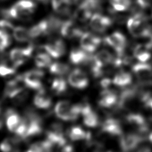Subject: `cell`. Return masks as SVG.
Returning a JSON list of instances; mask_svg holds the SVG:
<instances>
[{
  "mask_svg": "<svg viewBox=\"0 0 152 152\" xmlns=\"http://www.w3.org/2000/svg\"><path fill=\"white\" fill-rule=\"evenodd\" d=\"M61 152H74V147L68 144H65L63 146L61 147Z\"/></svg>",
  "mask_w": 152,
  "mask_h": 152,
  "instance_id": "60d3db41",
  "label": "cell"
},
{
  "mask_svg": "<svg viewBox=\"0 0 152 152\" xmlns=\"http://www.w3.org/2000/svg\"><path fill=\"white\" fill-rule=\"evenodd\" d=\"M68 135L72 141L85 140L88 145L92 144V136L89 131H86L81 126H72L68 132Z\"/></svg>",
  "mask_w": 152,
  "mask_h": 152,
  "instance_id": "d6986e66",
  "label": "cell"
},
{
  "mask_svg": "<svg viewBox=\"0 0 152 152\" xmlns=\"http://www.w3.org/2000/svg\"><path fill=\"white\" fill-rule=\"evenodd\" d=\"M16 68L13 65H10L5 61L0 62V76L7 77L15 74Z\"/></svg>",
  "mask_w": 152,
  "mask_h": 152,
  "instance_id": "d590c367",
  "label": "cell"
},
{
  "mask_svg": "<svg viewBox=\"0 0 152 152\" xmlns=\"http://www.w3.org/2000/svg\"><path fill=\"white\" fill-rule=\"evenodd\" d=\"M31 39H36L39 37L49 34V27L47 19L42 20L29 28Z\"/></svg>",
  "mask_w": 152,
  "mask_h": 152,
  "instance_id": "7402d4cb",
  "label": "cell"
},
{
  "mask_svg": "<svg viewBox=\"0 0 152 152\" xmlns=\"http://www.w3.org/2000/svg\"><path fill=\"white\" fill-rule=\"evenodd\" d=\"M49 72L58 77H62L70 72V66L64 62H52L49 67Z\"/></svg>",
  "mask_w": 152,
  "mask_h": 152,
  "instance_id": "d4e9b609",
  "label": "cell"
},
{
  "mask_svg": "<svg viewBox=\"0 0 152 152\" xmlns=\"http://www.w3.org/2000/svg\"><path fill=\"white\" fill-rule=\"evenodd\" d=\"M53 144L48 140L31 144L26 152H52Z\"/></svg>",
  "mask_w": 152,
  "mask_h": 152,
  "instance_id": "f1b7e54d",
  "label": "cell"
},
{
  "mask_svg": "<svg viewBox=\"0 0 152 152\" xmlns=\"http://www.w3.org/2000/svg\"><path fill=\"white\" fill-rule=\"evenodd\" d=\"M83 122L88 127L94 128L99 125L100 120L98 115L93 109L83 115Z\"/></svg>",
  "mask_w": 152,
  "mask_h": 152,
  "instance_id": "1f68e13d",
  "label": "cell"
},
{
  "mask_svg": "<svg viewBox=\"0 0 152 152\" xmlns=\"http://www.w3.org/2000/svg\"><path fill=\"white\" fill-rule=\"evenodd\" d=\"M2 127V121L1 118H0V129H1Z\"/></svg>",
  "mask_w": 152,
  "mask_h": 152,
  "instance_id": "f6af8a7d",
  "label": "cell"
},
{
  "mask_svg": "<svg viewBox=\"0 0 152 152\" xmlns=\"http://www.w3.org/2000/svg\"><path fill=\"white\" fill-rule=\"evenodd\" d=\"M138 152H152L151 149L147 147L141 148Z\"/></svg>",
  "mask_w": 152,
  "mask_h": 152,
  "instance_id": "b9f144b4",
  "label": "cell"
},
{
  "mask_svg": "<svg viewBox=\"0 0 152 152\" xmlns=\"http://www.w3.org/2000/svg\"><path fill=\"white\" fill-rule=\"evenodd\" d=\"M51 58L52 57L46 52H40L34 57V64L39 69L49 68L52 63Z\"/></svg>",
  "mask_w": 152,
  "mask_h": 152,
  "instance_id": "f546056e",
  "label": "cell"
},
{
  "mask_svg": "<svg viewBox=\"0 0 152 152\" xmlns=\"http://www.w3.org/2000/svg\"><path fill=\"white\" fill-rule=\"evenodd\" d=\"M14 27L15 26H14L10 21L5 19L0 20V30L5 31L10 33V31L12 32Z\"/></svg>",
  "mask_w": 152,
  "mask_h": 152,
  "instance_id": "74e56055",
  "label": "cell"
},
{
  "mask_svg": "<svg viewBox=\"0 0 152 152\" xmlns=\"http://www.w3.org/2000/svg\"><path fill=\"white\" fill-rule=\"evenodd\" d=\"M36 1H38L43 2V3H45V2H47L49 0H36Z\"/></svg>",
  "mask_w": 152,
  "mask_h": 152,
  "instance_id": "ee69618b",
  "label": "cell"
},
{
  "mask_svg": "<svg viewBox=\"0 0 152 152\" xmlns=\"http://www.w3.org/2000/svg\"><path fill=\"white\" fill-rule=\"evenodd\" d=\"M68 82L71 86L77 89H84L89 84L88 78L86 72L78 68L70 71Z\"/></svg>",
  "mask_w": 152,
  "mask_h": 152,
  "instance_id": "9c48e42d",
  "label": "cell"
},
{
  "mask_svg": "<svg viewBox=\"0 0 152 152\" xmlns=\"http://www.w3.org/2000/svg\"><path fill=\"white\" fill-rule=\"evenodd\" d=\"M73 4L72 0H51L52 9L62 15H67L71 12Z\"/></svg>",
  "mask_w": 152,
  "mask_h": 152,
  "instance_id": "44dd1931",
  "label": "cell"
},
{
  "mask_svg": "<svg viewBox=\"0 0 152 152\" xmlns=\"http://www.w3.org/2000/svg\"><path fill=\"white\" fill-rule=\"evenodd\" d=\"M56 116L64 121H75L79 115H78L72 109V105L67 100H61L58 102L54 109Z\"/></svg>",
  "mask_w": 152,
  "mask_h": 152,
  "instance_id": "ba28073f",
  "label": "cell"
},
{
  "mask_svg": "<svg viewBox=\"0 0 152 152\" xmlns=\"http://www.w3.org/2000/svg\"><path fill=\"white\" fill-rule=\"evenodd\" d=\"M152 0H136L137 6L142 9L147 8L150 6Z\"/></svg>",
  "mask_w": 152,
  "mask_h": 152,
  "instance_id": "f35d334b",
  "label": "cell"
},
{
  "mask_svg": "<svg viewBox=\"0 0 152 152\" xmlns=\"http://www.w3.org/2000/svg\"><path fill=\"white\" fill-rule=\"evenodd\" d=\"M101 130L112 136H121L122 134V128L120 121L115 118H107L102 124Z\"/></svg>",
  "mask_w": 152,
  "mask_h": 152,
  "instance_id": "e0dca14e",
  "label": "cell"
},
{
  "mask_svg": "<svg viewBox=\"0 0 152 152\" xmlns=\"http://www.w3.org/2000/svg\"><path fill=\"white\" fill-rule=\"evenodd\" d=\"M33 45H30L22 48H14L9 53V59L15 68L23 65L33 55Z\"/></svg>",
  "mask_w": 152,
  "mask_h": 152,
  "instance_id": "3957f363",
  "label": "cell"
},
{
  "mask_svg": "<svg viewBox=\"0 0 152 152\" xmlns=\"http://www.w3.org/2000/svg\"><path fill=\"white\" fill-rule=\"evenodd\" d=\"M126 121L138 129L139 134H143L148 131V124L144 116L139 113H129L125 116Z\"/></svg>",
  "mask_w": 152,
  "mask_h": 152,
  "instance_id": "5bb4252c",
  "label": "cell"
},
{
  "mask_svg": "<svg viewBox=\"0 0 152 152\" xmlns=\"http://www.w3.org/2000/svg\"><path fill=\"white\" fill-rule=\"evenodd\" d=\"M23 121L16 112L10 115L7 118V126L8 130L12 132H16Z\"/></svg>",
  "mask_w": 152,
  "mask_h": 152,
  "instance_id": "83f0119b",
  "label": "cell"
},
{
  "mask_svg": "<svg viewBox=\"0 0 152 152\" xmlns=\"http://www.w3.org/2000/svg\"><path fill=\"white\" fill-rule=\"evenodd\" d=\"M36 4L31 0H19L4 12L7 17L17 20H24L30 17L35 11Z\"/></svg>",
  "mask_w": 152,
  "mask_h": 152,
  "instance_id": "7a4b0ae2",
  "label": "cell"
},
{
  "mask_svg": "<svg viewBox=\"0 0 152 152\" xmlns=\"http://www.w3.org/2000/svg\"><path fill=\"white\" fill-rule=\"evenodd\" d=\"M111 83H112V81L110 79L106 78H103L101 80V81L100 82V85L103 89H105V88H109Z\"/></svg>",
  "mask_w": 152,
  "mask_h": 152,
  "instance_id": "ab89813d",
  "label": "cell"
},
{
  "mask_svg": "<svg viewBox=\"0 0 152 152\" xmlns=\"http://www.w3.org/2000/svg\"><path fill=\"white\" fill-rule=\"evenodd\" d=\"M126 25L129 32L134 37L149 38L152 34V27L148 25L147 17L141 12H137L129 17Z\"/></svg>",
  "mask_w": 152,
  "mask_h": 152,
  "instance_id": "6da1fadb",
  "label": "cell"
},
{
  "mask_svg": "<svg viewBox=\"0 0 152 152\" xmlns=\"http://www.w3.org/2000/svg\"><path fill=\"white\" fill-rule=\"evenodd\" d=\"M59 32L62 36L69 40L80 39L84 33L81 27L71 20L62 22Z\"/></svg>",
  "mask_w": 152,
  "mask_h": 152,
  "instance_id": "30bf717a",
  "label": "cell"
},
{
  "mask_svg": "<svg viewBox=\"0 0 152 152\" xmlns=\"http://www.w3.org/2000/svg\"><path fill=\"white\" fill-rule=\"evenodd\" d=\"M12 34L14 40L20 43L27 42L31 39L29 28L24 26H18L14 27Z\"/></svg>",
  "mask_w": 152,
  "mask_h": 152,
  "instance_id": "4316f807",
  "label": "cell"
},
{
  "mask_svg": "<svg viewBox=\"0 0 152 152\" xmlns=\"http://www.w3.org/2000/svg\"><path fill=\"white\" fill-rule=\"evenodd\" d=\"M143 140V135L139 133H127L120 136L119 145L123 152H130L135 150Z\"/></svg>",
  "mask_w": 152,
  "mask_h": 152,
  "instance_id": "8992f818",
  "label": "cell"
},
{
  "mask_svg": "<svg viewBox=\"0 0 152 152\" xmlns=\"http://www.w3.org/2000/svg\"><path fill=\"white\" fill-rule=\"evenodd\" d=\"M112 20L100 12L94 14L89 20L90 28L97 33H103L112 24Z\"/></svg>",
  "mask_w": 152,
  "mask_h": 152,
  "instance_id": "8fae6325",
  "label": "cell"
},
{
  "mask_svg": "<svg viewBox=\"0 0 152 152\" xmlns=\"http://www.w3.org/2000/svg\"><path fill=\"white\" fill-rule=\"evenodd\" d=\"M43 48L52 58H59L63 56L66 51V46L64 41L61 39H55L46 43Z\"/></svg>",
  "mask_w": 152,
  "mask_h": 152,
  "instance_id": "4fadbf2b",
  "label": "cell"
},
{
  "mask_svg": "<svg viewBox=\"0 0 152 152\" xmlns=\"http://www.w3.org/2000/svg\"><path fill=\"white\" fill-rule=\"evenodd\" d=\"M33 103L38 108L48 109L52 105V99L44 88L38 90L34 97Z\"/></svg>",
  "mask_w": 152,
  "mask_h": 152,
  "instance_id": "ffe728a7",
  "label": "cell"
},
{
  "mask_svg": "<svg viewBox=\"0 0 152 152\" xmlns=\"http://www.w3.org/2000/svg\"><path fill=\"white\" fill-rule=\"evenodd\" d=\"M67 89V82L62 77H58L53 80L51 84V90L56 94H61Z\"/></svg>",
  "mask_w": 152,
  "mask_h": 152,
  "instance_id": "4dcf8cb0",
  "label": "cell"
},
{
  "mask_svg": "<svg viewBox=\"0 0 152 152\" xmlns=\"http://www.w3.org/2000/svg\"><path fill=\"white\" fill-rule=\"evenodd\" d=\"M25 86L22 75L15 77L14 78L9 80L5 84L4 94L5 97L12 99L17 93L20 92L24 88Z\"/></svg>",
  "mask_w": 152,
  "mask_h": 152,
  "instance_id": "9a60e30c",
  "label": "cell"
},
{
  "mask_svg": "<svg viewBox=\"0 0 152 152\" xmlns=\"http://www.w3.org/2000/svg\"><path fill=\"white\" fill-rule=\"evenodd\" d=\"M91 55L81 48H74L69 52V59L71 63L75 65H87Z\"/></svg>",
  "mask_w": 152,
  "mask_h": 152,
  "instance_id": "ac0fdd59",
  "label": "cell"
},
{
  "mask_svg": "<svg viewBox=\"0 0 152 152\" xmlns=\"http://www.w3.org/2000/svg\"><path fill=\"white\" fill-rule=\"evenodd\" d=\"M119 96L113 90L109 88L103 89L100 93L99 105L103 108H111L117 104Z\"/></svg>",
  "mask_w": 152,
  "mask_h": 152,
  "instance_id": "2e32d148",
  "label": "cell"
},
{
  "mask_svg": "<svg viewBox=\"0 0 152 152\" xmlns=\"http://www.w3.org/2000/svg\"><path fill=\"white\" fill-rule=\"evenodd\" d=\"M101 39L90 32H84L80 38V48L88 53L94 52L100 45Z\"/></svg>",
  "mask_w": 152,
  "mask_h": 152,
  "instance_id": "7c38bea8",
  "label": "cell"
},
{
  "mask_svg": "<svg viewBox=\"0 0 152 152\" xmlns=\"http://www.w3.org/2000/svg\"><path fill=\"white\" fill-rule=\"evenodd\" d=\"M45 72L41 69H32L22 74V78L26 87L28 88L39 90L43 88V80Z\"/></svg>",
  "mask_w": 152,
  "mask_h": 152,
  "instance_id": "277c9868",
  "label": "cell"
},
{
  "mask_svg": "<svg viewBox=\"0 0 152 152\" xmlns=\"http://www.w3.org/2000/svg\"><path fill=\"white\" fill-rule=\"evenodd\" d=\"M94 61L102 67L106 65L112 64L115 59V57L109 50L102 49L98 51L95 55H93Z\"/></svg>",
  "mask_w": 152,
  "mask_h": 152,
  "instance_id": "cb8c5ba5",
  "label": "cell"
},
{
  "mask_svg": "<svg viewBox=\"0 0 152 152\" xmlns=\"http://www.w3.org/2000/svg\"><path fill=\"white\" fill-rule=\"evenodd\" d=\"M28 97V92L23 89L20 92L17 93L15 96H14L11 99L15 104L19 105L23 103Z\"/></svg>",
  "mask_w": 152,
  "mask_h": 152,
  "instance_id": "8d00e7d4",
  "label": "cell"
},
{
  "mask_svg": "<svg viewBox=\"0 0 152 152\" xmlns=\"http://www.w3.org/2000/svg\"><path fill=\"white\" fill-rule=\"evenodd\" d=\"M151 17H152V14H151Z\"/></svg>",
  "mask_w": 152,
  "mask_h": 152,
  "instance_id": "c3c4849f",
  "label": "cell"
},
{
  "mask_svg": "<svg viewBox=\"0 0 152 152\" xmlns=\"http://www.w3.org/2000/svg\"><path fill=\"white\" fill-rule=\"evenodd\" d=\"M92 15L91 13L80 5H78V8L74 12V19L77 21L82 23L90 20Z\"/></svg>",
  "mask_w": 152,
  "mask_h": 152,
  "instance_id": "d6a6232c",
  "label": "cell"
},
{
  "mask_svg": "<svg viewBox=\"0 0 152 152\" xmlns=\"http://www.w3.org/2000/svg\"><path fill=\"white\" fill-rule=\"evenodd\" d=\"M0 112H1V108H0Z\"/></svg>",
  "mask_w": 152,
  "mask_h": 152,
  "instance_id": "7dc6e473",
  "label": "cell"
},
{
  "mask_svg": "<svg viewBox=\"0 0 152 152\" xmlns=\"http://www.w3.org/2000/svg\"><path fill=\"white\" fill-rule=\"evenodd\" d=\"M132 81V77L130 73L126 71H120L113 78L112 84L118 87H124L129 86Z\"/></svg>",
  "mask_w": 152,
  "mask_h": 152,
  "instance_id": "484cf974",
  "label": "cell"
},
{
  "mask_svg": "<svg viewBox=\"0 0 152 152\" xmlns=\"http://www.w3.org/2000/svg\"><path fill=\"white\" fill-rule=\"evenodd\" d=\"M132 71L141 84L152 83V65L146 62H138L132 66Z\"/></svg>",
  "mask_w": 152,
  "mask_h": 152,
  "instance_id": "52a82bcc",
  "label": "cell"
},
{
  "mask_svg": "<svg viewBox=\"0 0 152 152\" xmlns=\"http://www.w3.org/2000/svg\"><path fill=\"white\" fill-rule=\"evenodd\" d=\"M150 49L147 45H137L133 50V55L139 62H146L148 61L151 56Z\"/></svg>",
  "mask_w": 152,
  "mask_h": 152,
  "instance_id": "603a6c76",
  "label": "cell"
},
{
  "mask_svg": "<svg viewBox=\"0 0 152 152\" xmlns=\"http://www.w3.org/2000/svg\"><path fill=\"white\" fill-rule=\"evenodd\" d=\"M0 1H5V0H0Z\"/></svg>",
  "mask_w": 152,
  "mask_h": 152,
  "instance_id": "bcb514c9",
  "label": "cell"
},
{
  "mask_svg": "<svg viewBox=\"0 0 152 152\" xmlns=\"http://www.w3.org/2000/svg\"><path fill=\"white\" fill-rule=\"evenodd\" d=\"M110 4L116 11L127 10L131 5V0H110Z\"/></svg>",
  "mask_w": 152,
  "mask_h": 152,
  "instance_id": "836d02e7",
  "label": "cell"
},
{
  "mask_svg": "<svg viewBox=\"0 0 152 152\" xmlns=\"http://www.w3.org/2000/svg\"><path fill=\"white\" fill-rule=\"evenodd\" d=\"M11 43V37L10 33L0 30V52L5 50Z\"/></svg>",
  "mask_w": 152,
  "mask_h": 152,
  "instance_id": "e575fe53",
  "label": "cell"
},
{
  "mask_svg": "<svg viewBox=\"0 0 152 152\" xmlns=\"http://www.w3.org/2000/svg\"><path fill=\"white\" fill-rule=\"evenodd\" d=\"M148 139H149L150 141L152 143V132H151L150 134H149V135H148Z\"/></svg>",
  "mask_w": 152,
  "mask_h": 152,
  "instance_id": "7bdbcfd3",
  "label": "cell"
},
{
  "mask_svg": "<svg viewBox=\"0 0 152 152\" xmlns=\"http://www.w3.org/2000/svg\"><path fill=\"white\" fill-rule=\"evenodd\" d=\"M104 42L111 47L116 53L118 56L124 55V52L127 45L125 36L120 31H115L103 39Z\"/></svg>",
  "mask_w": 152,
  "mask_h": 152,
  "instance_id": "5b68a950",
  "label": "cell"
}]
</instances>
